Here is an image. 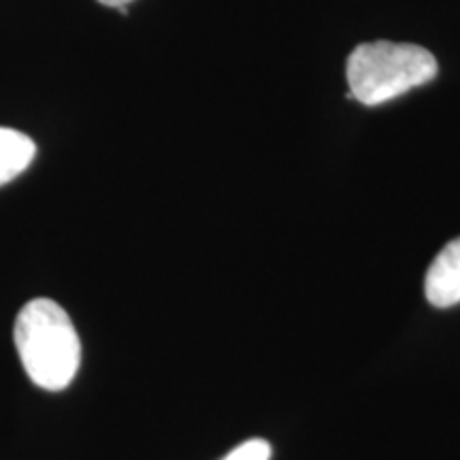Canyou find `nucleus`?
Returning a JSON list of instances; mask_svg holds the SVG:
<instances>
[{"instance_id":"f257e3e1","label":"nucleus","mask_w":460,"mask_h":460,"mask_svg":"<svg viewBox=\"0 0 460 460\" xmlns=\"http://www.w3.org/2000/svg\"><path fill=\"white\" fill-rule=\"evenodd\" d=\"M13 339L22 365L39 388L65 390L82 362V343L71 318L51 298L28 301L15 318Z\"/></svg>"},{"instance_id":"7ed1b4c3","label":"nucleus","mask_w":460,"mask_h":460,"mask_svg":"<svg viewBox=\"0 0 460 460\" xmlns=\"http://www.w3.org/2000/svg\"><path fill=\"white\" fill-rule=\"evenodd\" d=\"M424 295L439 309L460 303V237L450 241L430 262L424 278Z\"/></svg>"},{"instance_id":"39448f33","label":"nucleus","mask_w":460,"mask_h":460,"mask_svg":"<svg viewBox=\"0 0 460 460\" xmlns=\"http://www.w3.org/2000/svg\"><path fill=\"white\" fill-rule=\"evenodd\" d=\"M222 460H271V444L264 439H247Z\"/></svg>"},{"instance_id":"423d86ee","label":"nucleus","mask_w":460,"mask_h":460,"mask_svg":"<svg viewBox=\"0 0 460 460\" xmlns=\"http://www.w3.org/2000/svg\"><path fill=\"white\" fill-rule=\"evenodd\" d=\"M99 3L107 4V7H118V9H124L126 4L132 3V0H99Z\"/></svg>"},{"instance_id":"f03ea898","label":"nucleus","mask_w":460,"mask_h":460,"mask_svg":"<svg viewBox=\"0 0 460 460\" xmlns=\"http://www.w3.org/2000/svg\"><path fill=\"white\" fill-rule=\"evenodd\" d=\"M437 58L411 43H362L348 58L349 99L377 107L437 77Z\"/></svg>"},{"instance_id":"20e7f679","label":"nucleus","mask_w":460,"mask_h":460,"mask_svg":"<svg viewBox=\"0 0 460 460\" xmlns=\"http://www.w3.org/2000/svg\"><path fill=\"white\" fill-rule=\"evenodd\" d=\"M37 146L31 137L13 128H0V186L13 181L34 160Z\"/></svg>"}]
</instances>
